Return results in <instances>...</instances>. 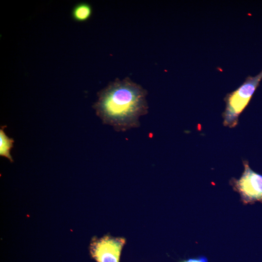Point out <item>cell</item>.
Masks as SVG:
<instances>
[{"label": "cell", "mask_w": 262, "mask_h": 262, "mask_svg": "<svg viewBox=\"0 0 262 262\" xmlns=\"http://www.w3.org/2000/svg\"><path fill=\"white\" fill-rule=\"evenodd\" d=\"M262 79V70L255 76L247 77L240 86L227 95L224 99L226 108L223 114L225 127L236 126L239 115L248 105Z\"/></svg>", "instance_id": "2"}, {"label": "cell", "mask_w": 262, "mask_h": 262, "mask_svg": "<svg viewBox=\"0 0 262 262\" xmlns=\"http://www.w3.org/2000/svg\"><path fill=\"white\" fill-rule=\"evenodd\" d=\"M244 170L239 179L232 178L230 184L245 204L262 202V175L254 172L248 162L243 161Z\"/></svg>", "instance_id": "3"}, {"label": "cell", "mask_w": 262, "mask_h": 262, "mask_svg": "<svg viewBox=\"0 0 262 262\" xmlns=\"http://www.w3.org/2000/svg\"><path fill=\"white\" fill-rule=\"evenodd\" d=\"M14 140L7 136L3 131V127L0 129V155L13 161L10 151L13 147Z\"/></svg>", "instance_id": "5"}, {"label": "cell", "mask_w": 262, "mask_h": 262, "mask_svg": "<svg viewBox=\"0 0 262 262\" xmlns=\"http://www.w3.org/2000/svg\"><path fill=\"white\" fill-rule=\"evenodd\" d=\"M92 11V8L90 5L87 3H81L74 9L73 16L77 21H85L90 17Z\"/></svg>", "instance_id": "6"}, {"label": "cell", "mask_w": 262, "mask_h": 262, "mask_svg": "<svg viewBox=\"0 0 262 262\" xmlns=\"http://www.w3.org/2000/svg\"><path fill=\"white\" fill-rule=\"evenodd\" d=\"M126 243L123 237L106 235L94 237L90 245V253L97 262H119L122 249Z\"/></svg>", "instance_id": "4"}, {"label": "cell", "mask_w": 262, "mask_h": 262, "mask_svg": "<svg viewBox=\"0 0 262 262\" xmlns=\"http://www.w3.org/2000/svg\"><path fill=\"white\" fill-rule=\"evenodd\" d=\"M180 262H208V261L206 257L199 256L195 258L188 259Z\"/></svg>", "instance_id": "7"}, {"label": "cell", "mask_w": 262, "mask_h": 262, "mask_svg": "<svg viewBox=\"0 0 262 262\" xmlns=\"http://www.w3.org/2000/svg\"><path fill=\"white\" fill-rule=\"evenodd\" d=\"M147 91L128 78L117 80L100 94L95 108L103 123L115 131L139 126V119L148 111Z\"/></svg>", "instance_id": "1"}]
</instances>
